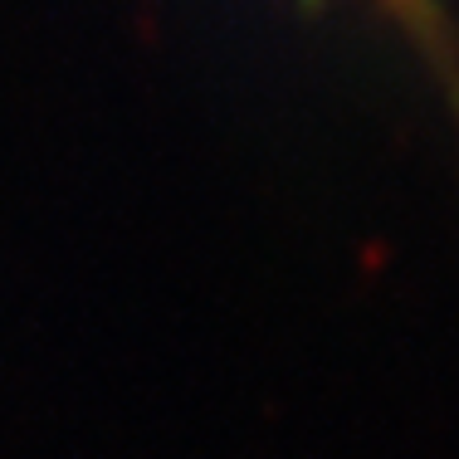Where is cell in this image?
<instances>
[{"instance_id": "1", "label": "cell", "mask_w": 459, "mask_h": 459, "mask_svg": "<svg viewBox=\"0 0 459 459\" xmlns=\"http://www.w3.org/2000/svg\"><path fill=\"white\" fill-rule=\"evenodd\" d=\"M367 10L391 30L425 89L435 93L459 157V10L450 0H367Z\"/></svg>"}]
</instances>
